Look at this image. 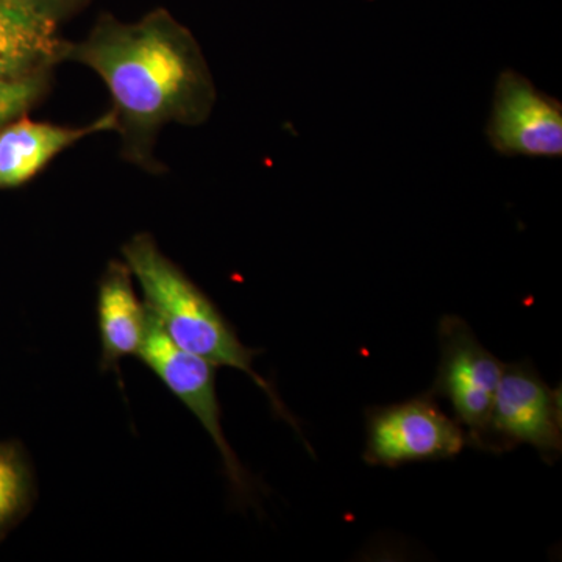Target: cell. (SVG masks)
<instances>
[{
    "label": "cell",
    "instance_id": "8992f818",
    "mask_svg": "<svg viewBox=\"0 0 562 562\" xmlns=\"http://www.w3.org/2000/svg\"><path fill=\"white\" fill-rule=\"evenodd\" d=\"M486 135L492 149L506 157L560 158L561 102L522 74L505 69L495 83Z\"/></svg>",
    "mask_w": 562,
    "mask_h": 562
},
{
    "label": "cell",
    "instance_id": "3957f363",
    "mask_svg": "<svg viewBox=\"0 0 562 562\" xmlns=\"http://www.w3.org/2000/svg\"><path fill=\"white\" fill-rule=\"evenodd\" d=\"M438 331L441 361L430 392L450 402L468 446L483 450L505 362L476 339L461 317L443 316Z\"/></svg>",
    "mask_w": 562,
    "mask_h": 562
},
{
    "label": "cell",
    "instance_id": "8fae6325",
    "mask_svg": "<svg viewBox=\"0 0 562 562\" xmlns=\"http://www.w3.org/2000/svg\"><path fill=\"white\" fill-rule=\"evenodd\" d=\"M32 494L31 469L20 447L0 442V539L27 512Z\"/></svg>",
    "mask_w": 562,
    "mask_h": 562
},
{
    "label": "cell",
    "instance_id": "9c48e42d",
    "mask_svg": "<svg viewBox=\"0 0 562 562\" xmlns=\"http://www.w3.org/2000/svg\"><path fill=\"white\" fill-rule=\"evenodd\" d=\"M68 41L58 22L27 0H0V79L54 70L63 63Z\"/></svg>",
    "mask_w": 562,
    "mask_h": 562
},
{
    "label": "cell",
    "instance_id": "5b68a950",
    "mask_svg": "<svg viewBox=\"0 0 562 562\" xmlns=\"http://www.w3.org/2000/svg\"><path fill=\"white\" fill-rule=\"evenodd\" d=\"M465 446L464 428L439 408L431 392L368 412V464L394 469L405 462L453 460Z\"/></svg>",
    "mask_w": 562,
    "mask_h": 562
},
{
    "label": "cell",
    "instance_id": "52a82bcc",
    "mask_svg": "<svg viewBox=\"0 0 562 562\" xmlns=\"http://www.w3.org/2000/svg\"><path fill=\"white\" fill-rule=\"evenodd\" d=\"M136 357L150 369L162 384L201 422L214 446L220 450L232 483L246 491V476L221 425V408L216 394V366L198 355L181 350L166 338L157 322L147 312L146 336Z\"/></svg>",
    "mask_w": 562,
    "mask_h": 562
},
{
    "label": "cell",
    "instance_id": "277c9868",
    "mask_svg": "<svg viewBox=\"0 0 562 562\" xmlns=\"http://www.w3.org/2000/svg\"><path fill=\"white\" fill-rule=\"evenodd\" d=\"M522 443L547 462L557 461L562 450L560 391L543 382L530 361L503 364L483 450L505 453Z\"/></svg>",
    "mask_w": 562,
    "mask_h": 562
},
{
    "label": "cell",
    "instance_id": "30bf717a",
    "mask_svg": "<svg viewBox=\"0 0 562 562\" xmlns=\"http://www.w3.org/2000/svg\"><path fill=\"white\" fill-rule=\"evenodd\" d=\"M133 281L124 261H111L99 284V333L106 368L117 366L122 358L136 357L146 336L147 308Z\"/></svg>",
    "mask_w": 562,
    "mask_h": 562
},
{
    "label": "cell",
    "instance_id": "7a4b0ae2",
    "mask_svg": "<svg viewBox=\"0 0 562 562\" xmlns=\"http://www.w3.org/2000/svg\"><path fill=\"white\" fill-rule=\"evenodd\" d=\"M122 258L143 291L147 312L166 338L181 350L216 366L247 373L283 413L268 382L255 372L257 350L239 341L235 330L205 292L179 266L162 254L149 233H138L122 247Z\"/></svg>",
    "mask_w": 562,
    "mask_h": 562
},
{
    "label": "cell",
    "instance_id": "7c38bea8",
    "mask_svg": "<svg viewBox=\"0 0 562 562\" xmlns=\"http://www.w3.org/2000/svg\"><path fill=\"white\" fill-rule=\"evenodd\" d=\"M52 72L32 74V76L0 79V127L16 117L24 116L49 90Z\"/></svg>",
    "mask_w": 562,
    "mask_h": 562
},
{
    "label": "cell",
    "instance_id": "ba28073f",
    "mask_svg": "<svg viewBox=\"0 0 562 562\" xmlns=\"http://www.w3.org/2000/svg\"><path fill=\"white\" fill-rule=\"evenodd\" d=\"M114 131L116 117L111 110L79 127L32 121L25 114L10 121L0 127V191L27 183L80 140Z\"/></svg>",
    "mask_w": 562,
    "mask_h": 562
},
{
    "label": "cell",
    "instance_id": "4fadbf2b",
    "mask_svg": "<svg viewBox=\"0 0 562 562\" xmlns=\"http://www.w3.org/2000/svg\"><path fill=\"white\" fill-rule=\"evenodd\" d=\"M27 2H31L36 9L47 14L50 20L58 22L70 9H74L80 0H27Z\"/></svg>",
    "mask_w": 562,
    "mask_h": 562
},
{
    "label": "cell",
    "instance_id": "6da1fadb",
    "mask_svg": "<svg viewBox=\"0 0 562 562\" xmlns=\"http://www.w3.org/2000/svg\"><path fill=\"white\" fill-rule=\"evenodd\" d=\"M63 61L79 63L105 83L125 160L161 171L155 157L168 125L209 121L217 92L198 40L168 11L136 22L102 18L79 43L66 44Z\"/></svg>",
    "mask_w": 562,
    "mask_h": 562
}]
</instances>
